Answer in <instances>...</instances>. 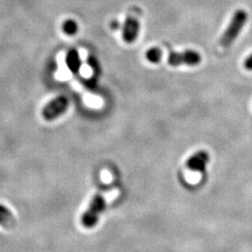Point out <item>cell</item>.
I'll return each instance as SVG.
<instances>
[{
  "instance_id": "6da1fadb",
  "label": "cell",
  "mask_w": 252,
  "mask_h": 252,
  "mask_svg": "<svg viewBox=\"0 0 252 252\" xmlns=\"http://www.w3.org/2000/svg\"><path fill=\"white\" fill-rule=\"evenodd\" d=\"M248 13L244 10H238L234 13L232 20L222 36H220L219 44L223 48H229L237 36L240 35L242 29L248 21Z\"/></svg>"
},
{
  "instance_id": "7a4b0ae2",
  "label": "cell",
  "mask_w": 252,
  "mask_h": 252,
  "mask_svg": "<svg viewBox=\"0 0 252 252\" xmlns=\"http://www.w3.org/2000/svg\"><path fill=\"white\" fill-rule=\"evenodd\" d=\"M106 207V199L101 194L98 193L92 199L88 208L82 217V223L86 228H92L96 225L99 219L100 214L104 211Z\"/></svg>"
},
{
  "instance_id": "3957f363",
  "label": "cell",
  "mask_w": 252,
  "mask_h": 252,
  "mask_svg": "<svg viewBox=\"0 0 252 252\" xmlns=\"http://www.w3.org/2000/svg\"><path fill=\"white\" fill-rule=\"evenodd\" d=\"M202 56L199 52L193 50H186L184 51H172L168 56V63L171 67L191 66L194 67L201 63Z\"/></svg>"
},
{
  "instance_id": "277c9868",
  "label": "cell",
  "mask_w": 252,
  "mask_h": 252,
  "mask_svg": "<svg viewBox=\"0 0 252 252\" xmlns=\"http://www.w3.org/2000/svg\"><path fill=\"white\" fill-rule=\"evenodd\" d=\"M69 107V100L66 96L53 98L42 109V117L46 120H55L62 116Z\"/></svg>"
},
{
  "instance_id": "5b68a950",
  "label": "cell",
  "mask_w": 252,
  "mask_h": 252,
  "mask_svg": "<svg viewBox=\"0 0 252 252\" xmlns=\"http://www.w3.org/2000/svg\"><path fill=\"white\" fill-rule=\"evenodd\" d=\"M140 30V23L137 17L134 15H129L122 27V38L124 42L131 44L134 43L139 34Z\"/></svg>"
},
{
  "instance_id": "8992f818",
  "label": "cell",
  "mask_w": 252,
  "mask_h": 252,
  "mask_svg": "<svg viewBox=\"0 0 252 252\" xmlns=\"http://www.w3.org/2000/svg\"><path fill=\"white\" fill-rule=\"evenodd\" d=\"M210 161L209 153L205 151H198L193 153L186 162V167L193 172L203 173Z\"/></svg>"
},
{
  "instance_id": "52a82bcc",
  "label": "cell",
  "mask_w": 252,
  "mask_h": 252,
  "mask_svg": "<svg viewBox=\"0 0 252 252\" xmlns=\"http://www.w3.org/2000/svg\"><path fill=\"white\" fill-rule=\"evenodd\" d=\"M66 63L67 66L68 67V69L75 75L79 74L81 67H82V62H81V58L79 55V52L77 51V50L72 49L68 51V53L67 54L66 57Z\"/></svg>"
},
{
  "instance_id": "ba28073f",
  "label": "cell",
  "mask_w": 252,
  "mask_h": 252,
  "mask_svg": "<svg viewBox=\"0 0 252 252\" xmlns=\"http://www.w3.org/2000/svg\"><path fill=\"white\" fill-rule=\"evenodd\" d=\"M14 221L15 219L12 211L8 207L0 204V225L3 227H9L13 225Z\"/></svg>"
},
{
  "instance_id": "9c48e42d",
  "label": "cell",
  "mask_w": 252,
  "mask_h": 252,
  "mask_svg": "<svg viewBox=\"0 0 252 252\" xmlns=\"http://www.w3.org/2000/svg\"><path fill=\"white\" fill-rule=\"evenodd\" d=\"M62 29L63 32L67 35V36H74L77 34L78 30H79V25L77 24L76 21L74 20H67L65 21L62 24Z\"/></svg>"
},
{
  "instance_id": "30bf717a",
  "label": "cell",
  "mask_w": 252,
  "mask_h": 252,
  "mask_svg": "<svg viewBox=\"0 0 252 252\" xmlns=\"http://www.w3.org/2000/svg\"><path fill=\"white\" fill-rule=\"evenodd\" d=\"M162 57H163V51H162L161 49H150L146 52V58L152 64L160 63V61L162 60Z\"/></svg>"
},
{
  "instance_id": "8fae6325",
  "label": "cell",
  "mask_w": 252,
  "mask_h": 252,
  "mask_svg": "<svg viewBox=\"0 0 252 252\" xmlns=\"http://www.w3.org/2000/svg\"><path fill=\"white\" fill-rule=\"evenodd\" d=\"M88 64H89V66L92 67L94 73L100 72L99 63H98V61L96 60L94 56H89V58H88Z\"/></svg>"
},
{
  "instance_id": "7c38bea8",
  "label": "cell",
  "mask_w": 252,
  "mask_h": 252,
  "mask_svg": "<svg viewBox=\"0 0 252 252\" xmlns=\"http://www.w3.org/2000/svg\"><path fill=\"white\" fill-rule=\"evenodd\" d=\"M244 66H245V67H246L247 70L252 71V53L245 60Z\"/></svg>"
},
{
  "instance_id": "4fadbf2b",
  "label": "cell",
  "mask_w": 252,
  "mask_h": 252,
  "mask_svg": "<svg viewBox=\"0 0 252 252\" xmlns=\"http://www.w3.org/2000/svg\"><path fill=\"white\" fill-rule=\"evenodd\" d=\"M120 27V23L119 22H113L111 24V28L112 29H118Z\"/></svg>"
}]
</instances>
